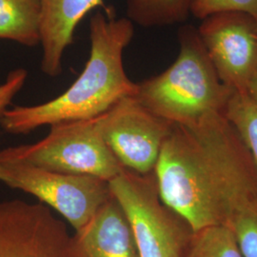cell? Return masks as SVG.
Listing matches in <instances>:
<instances>
[{
    "mask_svg": "<svg viewBox=\"0 0 257 257\" xmlns=\"http://www.w3.org/2000/svg\"><path fill=\"white\" fill-rule=\"evenodd\" d=\"M135 35L134 23L97 12L90 19L91 51L81 74L62 94L35 106H15L0 113V126L26 135L41 126L92 119L121 99L134 96L138 83L124 70L123 53Z\"/></svg>",
    "mask_w": 257,
    "mask_h": 257,
    "instance_id": "6da1fadb",
    "label": "cell"
},
{
    "mask_svg": "<svg viewBox=\"0 0 257 257\" xmlns=\"http://www.w3.org/2000/svg\"><path fill=\"white\" fill-rule=\"evenodd\" d=\"M179 54L163 73L138 83L134 97L156 116L192 127L214 112H223L231 91L221 82L197 29L178 32Z\"/></svg>",
    "mask_w": 257,
    "mask_h": 257,
    "instance_id": "7a4b0ae2",
    "label": "cell"
},
{
    "mask_svg": "<svg viewBox=\"0 0 257 257\" xmlns=\"http://www.w3.org/2000/svg\"><path fill=\"white\" fill-rule=\"evenodd\" d=\"M154 173L161 201L193 232L223 225L219 193L202 148L190 128L173 125Z\"/></svg>",
    "mask_w": 257,
    "mask_h": 257,
    "instance_id": "3957f363",
    "label": "cell"
},
{
    "mask_svg": "<svg viewBox=\"0 0 257 257\" xmlns=\"http://www.w3.org/2000/svg\"><path fill=\"white\" fill-rule=\"evenodd\" d=\"M109 185L127 215L138 257H185L193 230L161 201L154 172L140 175L124 169Z\"/></svg>",
    "mask_w": 257,
    "mask_h": 257,
    "instance_id": "277c9868",
    "label": "cell"
},
{
    "mask_svg": "<svg viewBox=\"0 0 257 257\" xmlns=\"http://www.w3.org/2000/svg\"><path fill=\"white\" fill-rule=\"evenodd\" d=\"M0 161H21L48 171L91 175L108 182L125 169L104 142L92 119L54 124L46 138L0 151Z\"/></svg>",
    "mask_w": 257,
    "mask_h": 257,
    "instance_id": "5b68a950",
    "label": "cell"
},
{
    "mask_svg": "<svg viewBox=\"0 0 257 257\" xmlns=\"http://www.w3.org/2000/svg\"><path fill=\"white\" fill-rule=\"evenodd\" d=\"M0 182L30 193L81 229L110 196L109 182L95 176L48 171L21 161H0Z\"/></svg>",
    "mask_w": 257,
    "mask_h": 257,
    "instance_id": "8992f818",
    "label": "cell"
},
{
    "mask_svg": "<svg viewBox=\"0 0 257 257\" xmlns=\"http://www.w3.org/2000/svg\"><path fill=\"white\" fill-rule=\"evenodd\" d=\"M97 130L110 152L125 169L140 175L155 171L172 123L128 96L95 117Z\"/></svg>",
    "mask_w": 257,
    "mask_h": 257,
    "instance_id": "52a82bcc",
    "label": "cell"
},
{
    "mask_svg": "<svg viewBox=\"0 0 257 257\" xmlns=\"http://www.w3.org/2000/svg\"><path fill=\"white\" fill-rule=\"evenodd\" d=\"M217 75L233 92H246L257 71V21L226 11L202 19L197 29Z\"/></svg>",
    "mask_w": 257,
    "mask_h": 257,
    "instance_id": "ba28073f",
    "label": "cell"
},
{
    "mask_svg": "<svg viewBox=\"0 0 257 257\" xmlns=\"http://www.w3.org/2000/svg\"><path fill=\"white\" fill-rule=\"evenodd\" d=\"M70 236L42 203H0V257H69Z\"/></svg>",
    "mask_w": 257,
    "mask_h": 257,
    "instance_id": "9c48e42d",
    "label": "cell"
},
{
    "mask_svg": "<svg viewBox=\"0 0 257 257\" xmlns=\"http://www.w3.org/2000/svg\"><path fill=\"white\" fill-rule=\"evenodd\" d=\"M69 257H138L127 215L111 194L92 218L70 236Z\"/></svg>",
    "mask_w": 257,
    "mask_h": 257,
    "instance_id": "30bf717a",
    "label": "cell"
},
{
    "mask_svg": "<svg viewBox=\"0 0 257 257\" xmlns=\"http://www.w3.org/2000/svg\"><path fill=\"white\" fill-rule=\"evenodd\" d=\"M41 71L56 77L62 73V60L68 47L74 43V32L92 10L101 8L106 15L114 14L104 0H40Z\"/></svg>",
    "mask_w": 257,
    "mask_h": 257,
    "instance_id": "8fae6325",
    "label": "cell"
},
{
    "mask_svg": "<svg viewBox=\"0 0 257 257\" xmlns=\"http://www.w3.org/2000/svg\"><path fill=\"white\" fill-rule=\"evenodd\" d=\"M40 0H0V38L40 45Z\"/></svg>",
    "mask_w": 257,
    "mask_h": 257,
    "instance_id": "7c38bea8",
    "label": "cell"
},
{
    "mask_svg": "<svg viewBox=\"0 0 257 257\" xmlns=\"http://www.w3.org/2000/svg\"><path fill=\"white\" fill-rule=\"evenodd\" d=\"M194 0H127V19L142 27H163L185 22Z\"/></svg>",
    "mask_w": 257,
    "mask_h": 257,
    "instance_id": "4fadbf2b",
    "label": "cell"
},
{
    "mask_svg": "<svg viewBox=\"0 0 257 257\" xmlns=\"http://www.w3.org/2000/svg\"><path fill=\"white\" fill-rule=\"evenodd\" d=\"M246 145L257 170V104L247 92H232L223 111Z\"/></svg>",
    "mask_w": 257,
    "mask_h": 257,
    "instance_id": "5bb4252c",
    "label": "cell"
},
{
    "mask_svg": "<svg viewBox=\"0 0 257 257\" xmlns=\"http://www.w3.org/2000/svg\"><path fill=\"white\" fill-rule=\"evenodd\" d=\"M185 257H243L228 228L213 226L193 232Z\"/></svg>",
    "mask_w": 257,
    "mask_h": 257,
    "instance_id": "9a60e30c",
    "label": "cell"
},
{
    "mask_svg": "<svg viewBox=\"0 0 257 257\" xmlns=\"http://www.w3.org/2000/svg\"><path fill=\"white\" fill-rule=\"evenodd\" d=\"M226 11L248 14L257 21V0H194L192 15L201 19Z\"/></svg>",
    "mask_w": 257,
    "mask_h": 257,
    "instance_id": "2e32d148",
    "label": "cell"
},
{
    "mask_svg": "<svg viewBox=\"0 0 257 257\" xmlns=\"http://www.w3.org/2000/svg\"><path fill=\"white\" fill-rule=\"evenodd\" d=\"M26 70L19 68L12 71L6 81L0 85V113L3 112L12 103L13 98L20 92L27 79Z\"/></svg>",
    "mask_w": 257,
    "mask_h": 257,
    "instance_id": "e0dca14e",
    "label": "cell"
},
{
    "mask_svg": "<svg viewBox=\"0 0 257 257\" xmlns=\"http://www.w3.org/2000/svg\"><path fill=\"white\" fill-rule=\"evenodd\" d=\"M248 95L255 101L257 104V71L254 75L252 76L251 80L248 83L247 91Z\"/></svg>",
    "mask_w": 257,
    "mask_h": 257,
    "instance_id": "ac0fdd59",
    "label": "cell"
}]
</instances>
